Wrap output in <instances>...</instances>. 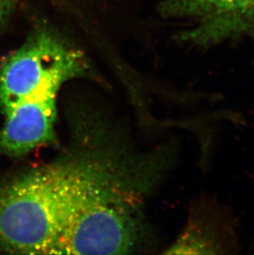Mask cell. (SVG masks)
Masks as SVG:
<instances>
[{"label": "cell", "mask_w": 254, "mask_h": 255, "mask_svg": "<svg viewBox=\"0 0 254 255\" xmlns=\"http://www.w3.org/2000/svg\"><path fill=\"white\" fill-rule=\"evenodd\" d=\"M179 143L133 148L110 123L94 147L63 216L51 255H124L149 238L147 200L175 166Z\"/></svg>", "instance_id": "6da1fadb"}, {"label": "cell", "mask_w": 254, "mask_h": 255, "mask_svg": "<svg viewBox=\"0 0 254 255\" xmlns=\"http://www.w3.org/2000/svg\"><path fill=\"white\" fill-rule=\"evenodd\" d=\"M91 71L89 58L51 25L34 27L0 64V154L21 157L56 140L63 86Z\"/></svg>", "instance_id": "7a4b0ae2"}, {"label": "cell", "mask_w": 254, "mask_h": 255, "mask_svg": "<svg viewBox=\"0 0 254 255\" xmlns=\"http://www.w3.org/2000/svg\"><path fill=\"white\" fill-rule=\"evenodd\" d=\"M167 17L187 20L180 38L208 46L254 31V0H159Z\"/></svg>", "instance_id": "3957f363"}, {"label": "cell", "mask_w": 254, "mask_h": 255, "mask_svg": "<svg viewBox=\"0 0 254 255\" xmlns=\"http://www.w3.org/2000/svg\"><path fill=\"white\" fill-rule=\"evenodd\" d=\"M239 217L229 206L202 193L190 205L187 222L166 255H238L242 250Z\"/></svg>", "instance_id": "277c9868"}, {"label": "cell", "mask_w": 254, "mask_h": 255, "mask_svg": "<svg viewBox=\"0 0 254 255\" xmlns=\"http://www.w3.org/2000/svg\"><path fill=\"white\" fill-rule=\"evenodd\" d=\"M25 0H0V29L7 22L18 5ZM58 5L67 4L68 0H47Z\"/></svg>", "instance_id": "5b68a950"}]
</instances>
